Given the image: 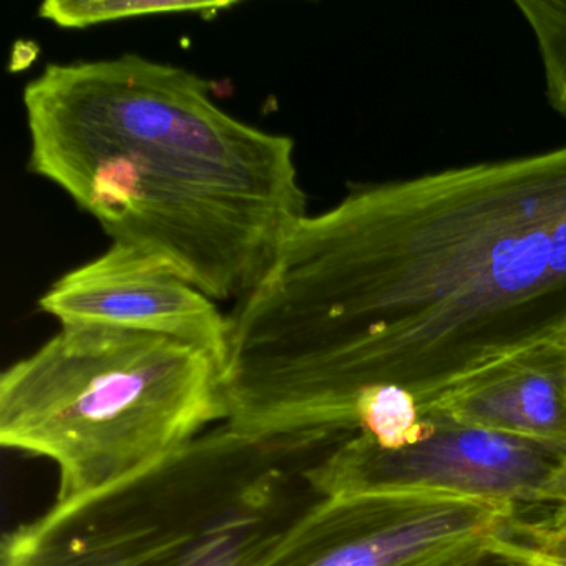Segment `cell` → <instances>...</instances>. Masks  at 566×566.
Masks as SVG:
<instances>
[{
    "instance_id": "cell-1",
    "label": "cell",
    "mask_w": 566,
    "mask_h": 566,
    "mask_svg": "<svg viewBox=\"0 0 566 566\" xmlns=\"http://www.w3.org/2000/svg\"><path fill=\"white\" fill-rule=\"evenodd\" d=\"M228 321L261 409L311 437L349 436L369 387L422 407L566 346V145L353 185L297 221Z\"/></svg>"
},
{
    "instance_id": "cell-2",
    "label": "cell",
    "mask_w": 566,
    "mask_h": 566,
    "mask_svg": "<svg viewBox=\"0 0 566 566\" xmlns=\"http://www.w3.org/2000/svg\"><path fill=\"white\" fill-rule=\"evenodd\" d=\"M22 104L29 171L217 303L248 296L307 214L293 138L228 114L188 69L54 62Z\"/></svg>"
},
{
    "instance_id": "cell-3",
    "label": "cell",
    "mask_w": 566,
    "mask_h": 566,
    "mask_svg": "<svg viewBox=\"0 0 566 566\" xmlns=\"http://www.w3.org/2000/svg\"><path fill=\"white\" fill-rule=\"evenodd\" d=\"M334 446L220 423L135 479L55 502L6 536L2 566H258L319 499L307 472Z\"/></svg>"
},
{
    "instance_id": "cell-4",
    "label": "cell",
    "mask_w": 566,
    "mask_h": 566,
    "mask_svg": "<svg viewBox=\"0 0 566 566\" xmlns=\"http://www.w3.org/2000/svg\"><path fill=\"white\" fill-rule=\"evenodd\" d=\"M227 419L217 357L161 334L61 326L0 377V442L55 463L57 502L135 479Z\"/></svg>"
},
{
    "instance_id": "cell-5",
    "label": "cell",
    "mask_w": 566,
    "mask_h": 566,
    "mask_svg": "<svg viewBox=\"0 0 566 566\" xmlns=\"http://www.w3.org/2000/svg\"><path fill=\"white\" fill-rule=\"evenodd\" d=\"M307 476L319 496L422 493L518 513L566 502V447L423 410L406 442L384 447L366 436L347 437Z\"/></svg>"
},
{
    "instance_id": "cell-6",
    "label": "cell",
    "mask_w": 566,
    "mask_h": 566,
    "mask_svg": "<svg viewBox=\"0 0 566 566\" xmlns=\"http://www.w3.org/2000/svg\"><path fill=\"white\" fill-rule=\"evenodd\" d=\"M515 515L422 493L319 496L258 566H433Z\"/></svg>"
},
{
    "instance_id": "cell-7",
    "label": "cell",
    "mask_w": 566,
    "mask_h": 566,
    "mask_svg": "<svg viewBox=\"0 0 566 566\" xmlns=\"http://www.w3.org/2000/svg\"><path fill=\"white\" fill-rule=\"evenodd\" d=\"M61 326L161 334L195 344L224 366L228 314L157 258L122 244L62 274L39 300Z\"/></svg>"
},
{
    "instance_id": "cell-8",
    "label": "cell",
    "mask_w": 566,
    "mask_h": 566,
    "mask_svg": "<svg viewBox=\"0 0 566 566\" xmlns=\"http://www.w3.org/2000/svg\"><path fill=\"white\" fill-rule=\"evenodd\" d=\"M420 409L566 447V346L538 347L506 360Z\"/></svg>"
},
{
    "instance_id": "cell-9",
    "label": "cell",
    "mask_w": 566,
    "mask_h": 566,
    "mask_svg": "<svg viewBox=\"0 0 566 566\" xmlns=\"http://www.w3.org/2000/svg\"><path fill=\"white\" fill-rule=\"evenodd\" d=\"M237 6V0H45L39 8V18L59 29L84 31L157 15H195L211 21Z\"/></svg>"
},
{
    "instance_id": "cell-10",
    "label": "cell",
    "mask_w": 566,
    "mask_h": 566,
    "mask_svg": "<svg viewBox=\"0 0 566 566\" xmlns=\"http://www.w3.org/2000/svg\"><path fill=\"white\" fill-rule=\"evenodd\" d=\"M528 25L545 78V97L566 118V0H516Z\"/></svg>"
},
{
    "instance_id": "cell-11",
    "label": "cell",
    "mask_w": 566,
    "mask_h": 566,
    "mask_svg": "<svg viewBox=\"0 0 566 566\" xmlns=\"http://www.w3.org/2000/svg\"><path fill=\"white\" fill-rule=\"evenodd\" d=\"M503 535L526 566H566V502L536 520L512 516L503 526Z\"/></svg>"
},
{
    "instance_id": "cell-12",
    "label": "cell",
    "mask_w": 566,
    "mask_h": 566,
    "mask_svg": "<svg viewBox=\"0 0 566 566\" xmlns=\"http://www.w3.org/2000/svg\"><path fill=\"white\" fill-rule=\"evenodd\" d=\"M433 566H526V563L512 542L503 535L502 528L470 543Z\"/></svg>"
}]
</instances>
